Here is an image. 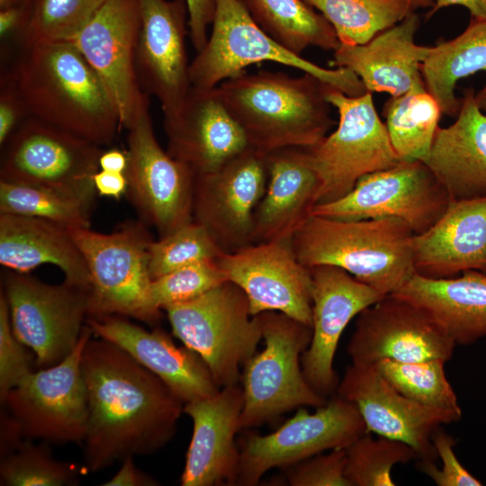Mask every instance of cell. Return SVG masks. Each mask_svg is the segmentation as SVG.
<instances>
[{"label":"cell","mask_w":486,"mask_h":486,"mask_svg":"<svg viewBox=\"0 0 486 486\" xmlns=\"http://www.w3.org/2000/svg\"><path fill=\"white\" fill-rule=\"evenodd\" d=\"M243 405V390L238 384L184 403V412L193 420V436L182 486L235 485L239 464L235 435L239 431Z\"/></svg>","instance_id":"24"},{"label":"cell","mask_w":486,"mask_h":486,"mask_svg":"<svg viewBox=\"0 0 486 486\" xmlns=\"http://www.w3.org/2000/svg\"><path fill=\"white\" fill-rule=\"evenodd\" d=\"M333 87L303 73H242L215 86L223 105L243 130L250 148L274 150L317 145L335 124L327 99Z\"/></svg>","instance_id":"3"},{"label":"cell","mask_w":486,"mask_h":486,"mask_svg":"<svg viewBox=\"0 0 486 486\" xmlns=\"http://www.w3.org/2000/svg\"><path fill=\"white\" fill-rule=\"evenodd\" d=\"M423 162L451 201L486 197V113L473 89L464 91L455 121L438 127Z\"/></svg>","instance_id":"28"},{"label":"cell","mask_w":486,"mask_h":486,"mask_svg":"<svg viewBox=\"0 0 486 486\" xmlns=\"http://www.w3.org/2000/svg\"><path fill=\"white\" fill-rule=\"evenodd\" d=\"M260 315L265 347L243 366L239 430L260 426L293 409H317L328 401L302 373L301 359L310 343L311 327L278 311Z\"/></svg>","instance_id":"7"},{"label":"cell","mask_w":486,"mask_h":486,"mask_svg":"<svg viewBox=\"0 0 486 486\" xmlns=\"http://www.w3.org/2000/svg\"><path fill=\"white\" fill-rule=\"evenodd\" d=\"M415 234L395 218L339 220L309 215L292 237L298 260L338 266L383 295L414 274Z\"/></svg>","instance_id":"4"},{"label":"cell","mask_w":486,"mask_h":486,"mask_svg":"<svg viewBox=\"0 0 486 486\" xmlns=\"http://www.w3.org/2000/svg\"><path fill=\"white\" fill-rule=\"evenodd\" d=\"M216 261L245 292L251 315L278 311L311 327L310 269L298 260L292 238L222 252Z\"/></svg>","instance_id":"17"},{"label":"cell","mask_w":486,"mask_h":486,"mask_svg":"<svg viewBox=\"0 0 486 486\" xmlns=\"http://www.w3.org/2000/svg\"><path fill=\"white\" fill-rule=\"evenodd\" d=\"M451 199L421 160H400L362 176L338 200L315 204L310 215L339 220L395 218L415 235L428 230Z\"/></svg>","instance_id":"11"},{"label":"cell","mask_w":486,"mask_h":486,"mask_svg":"<svg viewBox=\"0 0 486 486\" xmlns=\"http://www.w3.org/2000/svg\"><path fill=\"white\" fill-rule=\"evenodd\" d=\"M256 24L286 50L302 56L309 47L340 45L327 19L303 0H238Z\"/></svg>","instance_id":"33"},{"label":"cell","mask_w":486,"mask_h":486,"mask_svg":"<svg viewBox=\"0 0 486 486\" xmlns=\"http://www.w3.org/2000/svg\"><path fill=\"white\" fill-rule=\"evenodd\" d=\"M345 473L350 486H394L392 468L399 464L418 460L408 444L365 433L346 448Z\"/></svg>","instance_id":"38"},{"label":"cell","mask_w":486,"mask_h":486,"mask_svg":"<svg viewBox=\"0 0 486 486\" xmlns=\"http://www.w3.org/2000/svg\"><path fill=\"white\" fill-rule=\"evenodd\" d=\"M188 10L189 37L196 53L208 40V27L212 23L216 0H185Z\"/></svg>","instance_id":"47"},{"label":"cell","mask_w":486,"mask_h":486,"mask_svg":"<svg viewBox=\"0 0 486 486\" xmlns=\"http://www.w3.org/2000/svg\"><path fill=\"white\" fill-rule=\"evenodd\" d=\"M101 148L30 116L4 145L0 179L49 189L93 207Z\"/></svg>","instance_id":"9"},{"label":"cell","mask_w":486,"mask_h":486,"mask_svg":"<svg viewBox=\"0 0 486 486\" xmlns=\"http://www.w3.org/2000/svg\"><path fill=\"white\" fill-rule=\"evenodd\" d=\"M345 468L346 449L338 448L285 468V477L291 486H350Z\"/></svg>","instance_id":"44"},{"label":"cell","mask_w":486,"mask_h":486,"mask_svg":"<svg viewBox=\"0 0 486 486\" xmlns=\"http://www.w3.org/2000/svg\"><path fill=\"white\" fill-rule=\"evenodd\" d=\"M212 24L205 46L190 65L192 86L213 88L253 64L274 62L310 74L349 96L367 92L351 70L326 68L284 48L256 24L238 0H216Z\"/></svg>","instance_id":"6"},{"label":"cell","mask_w":486,"mask_h":486,"mask_svg":"<svg viewBox=\"0 0 486 486\" xmlns=\"http://www.w3.org/2000/svg\"><path fill=\"white\" fill-rule=\"evenodd\" d=\"M332 25L341 44H364L433 0H303Z\"/></svg>","instance_id":"34"},{"label":"cell","mask_w":486,"mask_h":486,"mask_svg":"<svg viewBox=\"0 0 486 486\" xmlns=\"http://www.w3.org/2000/svg\"><path fill=\"white\" fill-rule=\"evenodd\" d=\"M29 15V1L22 4H17L0 8V37L5 40L12 36L20 39Z\"/></svg>","instance_id":"48"},{"label":"cell","mask_w":486,"mask_h":486,"mask_svg":"<svg viewBox=\"0 0 486 486\" xmlns=\"http://www.w3.org/2000/svg\"><path fill=\"white\" fill-rule=\"evenodd\" d=\"M93 335L125 350L156 374L187 403L216 393V384L202 357L187 346H177L162 329L147 330L119 315L88 317Z\"/></svg>","instance_id":"25"},{"label":"cell","mask_w":486,"mask_h":486,"mask_svg":"<svg viewBox=\"0 0 486 486\" xmlns=\"http://www.w3.org/2000/svg\"><path fill=\"white\" fill-rule=\"evenodd\" d=\"M0 435L1 457L16 450L23 442L22 440L23 436L17 421L5 407L4 411H1Z\"/></svg>","instance_id":"51"},{"label":"cell","mask_w":486,"mask_h":486,"mask_svg":"<svg viewBox=\"0 0 486 486\" xmlns=\"http://www.w3.org/2000/svg\"><path fill=\"white\" fill-rule=\"evenodd\" d=\"M93 336L86 325L75 349L58 364L32 371L2 404L17 421L25 438L81 444L87 428V392L81 356Z\"/></svg>","instance_id":"12"},{"label":"cell","mask_w":486,"mask_h":486,"mask_svg":"<svg viewBox=\"0 0 486 486\" xmlns=\"http://www.w3.org/2000/svg\"><path fill=\"white\" fill-rule=\"evenodd\" d=\"M168 154L196 176L213 173L249 148L216 88L192 86L179 109L164 117Z\"/></svg>","instance_id":"23"},{"label":"cell","mask_w":486,"mask_h":486,"mask_svg":"<svg viewBox=\"0 0 486 486\" xmlns=\"http://www.w3.org/2000/svg\"><path fill=\"white\" fill-rule=\"evenodd\" d=\"M442 111L426 87L391 96L383 107L391 143L400 160L424 161L439 127Z\"/></svg>","instance_id":"35"},{"label":"cell","mask_w":486,"mask_h":486,"mask_svg":"<svg viewBox=\"0 0 486 486\" xmlns=\"http://www.w3.org/2000/svg\"><path fill=\"white\" fill-rule=\"evenodd\" d=\"M419 24V16L412 13L364 44L340 43L329 66L351 70L371 93L398 96L426 87L421 66L432 47L415 42Z\"/></svg>","instance_id":"26"},{"label":"cell","mask_w":486,"mask_h":486,"mask_svg":"<svg viewBox=\"0 0 486 486\" xmlns=\"http://www.w3.org/2000/svg\"><path fill=\"white\" fill-rule=\"evenodd\" d=\"M92 207L51 190L0 179V213L42 219L68 229L90 228Z\"/></svg>","instance_id":"37"},{"label":"cell","mask_w":486,"mask_h":486,"mask_svg":"<svg viewBox=\"0 0 486 486\" xmlns=\"http://www.w3.org/2000/svg\"><path fill=\"white\" fill-rule=\"evenodd\" d=\"M226 281L216 260L189 265L152 279L148 303L154 311L160 313L167 305L193 300Z\"/></svg>","instance_id":"42"},{"label":"cell","mask_w":486,"mask_h":486,"mask_svg":"<svg viewBox=\"0 0 486 486\" xmlns=\"http://www.w3.org/2000/svg\"><path fill=\"white\" fill-rule=\"evenodd\" d=\"M432 444L441 460L438 468L435 461L417 460L416 467L437 486H482L483 483L472 474L454 453L456 439L441 427L431 436Z\"/></svg>","instance_id":"45"},{"label":"cell","mask_w":486,"mask_h":486,"mask_svg":"<svg viewBox=\"0 0 486 486\" xmlns=\"http://www.w3.org/2000/svg\"><path fill=\"white\" fill-rule=\"evenodd\" d=\"M2 292L13 331L34 353L40 369L58 364L75 349L89 316V291L16 272L4 277Z\"/></svg>","instance_id":"13"},{"label":"cell","mask_w":486,"mask_h":486,"mask_svg":"<svg viewBox=\"0 0 486 486\" xmlns=\"http://www.w3.org/2000/svg\"><path fill=\"white\" fill-rule=\"evenodd\" d=\"M221 253L206 230L193 220L151 242L149 274L155 279L189 265L216 260Z\"/></svg>","instance_id":"41"},{"label":"cell","mask_w":486,"mask_h":486,"mask_svg":"<svg viewBox=\"0 0 486 486\" xmlns=\"http://www.w3.org/2000/svg\"><path fill=\"white\" fill-rule=\"evenodd\" d=\"M475 100L480 109L486 113V86L475 93Z\"/></svg>","instance_id":"54"},{"label":"cell","mask_w":486,"mask_h":486,"mask_svg":"<svg viewBox=\"0 0 486 486\" xmlns=\"http://www.w3.org/2000/svg\"><path fill=\"white\" fill-rule=\"evenodd\" d=\"M28 1L29 0H0V8L22 4L27 3Z\"/></svg>","instance_id":"55"},{"label":"cell","mask_w":486,"mask_h":486,"mask_svg":"<svg viewBox=\"0 0 486 486\" xmlns=\"http://www.w3.org/2000/svg\"><path fill=\"white\" fill-rule=\"evenodd\" d=\"M132 456L122 462L120 470L104 486H156L158 482L153 477L141 472L134 464Z\"/></svg>","instance_id":"49"},{"label":"cell","mask_w":486,"mask_h":486,"mask_svg":"<svg viewBox=\"0 0 486 486\" xmlns=\"http://www.w3.org/2000/svg\"><path fill=\"white\" fill-rule=\"evenodd\" d=\"M14 335L7 300L0 296V400L32 370L31 356Z\"/></svg>","instance_id":"43"},{"label":"cell","mask_w":486,"mask_h":486,"mask_svg":"<svg viewBox=\"0 0 486 486\" xmlns=\"http://www.w3.org/2000/svg\"><path fill=\"white\" fill-rule=\"evenodd\" d=\"M96 193L101 196L119 200L128 191V180L124 173L99 169L94 176Z\"/></svg>","instance_id":"50"},{"label":"cell","mask_w":486,"mask_h":486,"mask_svg":"<svg viewBox=\"0 0 486 486\" xmlns=\"http://www.w3.org/2000/svg\"><path fill=\"white\" fill-rule=\"evenodd\" d=\"M444 359L375 364L382 376L402 395L421 405L462 415L457 396L446 378Z\"/></svg>","instance_id":"36"},{"label":"cell","mask_w":486,"mask_h":486,"mask_svg":"<svg viewBox=\"0 0 486 486\" xmlns=\"http://www.w3.org/2000/svg\"><path fill=\"white\" fill-rule=\"evenodd\" d=\"M486 72V20L472 18L465 30L449 40H440L422 63L426 89L437 101L442 113L456 117L461 99L455 95L459 80Z\"/></svg>","instance_id":"32"},{"label":"cell","mask_w":486,"mask_h":486,"mask_svg":"<svg viewBox=\"0 0 486 486\" xmlns=\"http://www.w3.org/2000/svg\"><path fill=\"white\" fill-rule=\"evenodd\" d=\"M142 220L126 221L111 233L69 229L90 276L89 316L119 315L156 323L160 313L148 303L153 241Z\"/></svg>","instance_id":"8"},{"label":"cell","mask_w":486,"mask_h":486,"mask_svg":"<svg viewBox=\"0 0 486 486\" xmlns=\"http://www.w3.org/2000/svg\"><path fill=\"white\" fill-rule=\"evenodd\" d=\"M338 396L357 408L367 433L402 441L418 460L436 461L433 432L457 422L462 415L417 403L398 392L375 364H351L338 382Z\"/></svg>","instance_id":"19"},{"label":"cell","mask_w":486,"mask_h":486,"mask_svg":"<svg viewBox=\"0 0 486 486\" xmlns=\"http://www.w3.org/2000/svg\"><path fill=\"white\" fill-rule=\"evenodd\" d=\"M106 0H29L23 47L73 41Z\"/></svg>","instance_id":"39"},{"label":"cell","mask_w":486,"mask_h":486,"mask_svg":"<svg viewBox=\"0 0 486 486\" xmlns=\"http://www.w3.org/2000/svg\"><path fill=\"white\" fill-rule=\"evenodd\" d=\"M456 345L423 310L388 294L357 316L347 345L353 364L451 359Z\"/></svg>","instance_id":"18"},{"label":"cell","mask_w":486,"mask_h":486,"mask_svg":"<svg viewBox=\"0 0 486 486\" xmlns=\"http://www.w3.org/2000/svg\"><path fill=\"white\" fill-rule=\"evenodd\" d=\"M268 180L254 214V243L291 238L309 217L320 185L307 148L266 155Z\"/></svg>","instance_id":"29"},{"label":"cell","mask_w":486,"mask_h":486,"mask_svg":"<svg viewBox=\"0 0 486 486\" xmlns=\"http://www.w3.org/2000/svg\"><path fill=\"white\" fill-rule=\"evenodd\" d=\"M450 5H462L470 11L472 18L486 20V0H435L427 18Z\"/></svg>","instance_id":"52"},{"label":"cell","mask_w":486,"mask_h":486,"mask_svg":"<svg viewBox=\"0 0 486 486\" xmlns=\"http://www.w3.org/2000/svg\"><path fill=\"white\" fill-rule=\"evenodd\" d=\"M394 294L426 312L455 343L470 346L486 338V274L428 278L414 274Z\"/></svg>","instance_id":"30"},{"label":"cell","mask_w":486,"mask_h":486,"mask_svg":"<svg viewBox=\"0 0 486 486\" xmlns=\"http://www.w3.org/2000/svg\"><path fill=\"white\" fill-rule=\"evenodd\" d=\"M81 370L88 408L83 455L90 472L155 454L173 438L184 401L125 350L91 337Z\"/></svg>","instance_id":"1"},{"label":"cell","mask_w":486,"mask_h":486,"mask_svg":"<svg viewBox=\"0 0 486 486\" xmlns=\"http://www.w3.org/2000/svg\"><path fill=\"white\" fill-rule=\"evenodd\" d=\"M29 113L10 75L4 74L0 91V145L3 147Z\"/></svg>","instance_id":"46"},{"label":"cell","mask_w":486,"mask_h":486,"mask_svg":"<svg viewBox=\"0 0 486 486\" xmlns=\"http://www.w3.org/2000/svg\"><path fill=\"white\" fill-rule=\"evenodd\" d=\"M365 433L356 405L337 394L314 413L298 408L274 432L243 438L235 485H256L271 469L287 468L315 454L346 448Z\"/></svg>","instance_id":"14"},{"label":"cell","mask_w":486,"mask_h":486,"mask_svg":"<svg viewBox=\"0 0 486 486\" xmlns=\"http://www.w3.org/2000/svg\"><path fill=\"white\" fill-rule=\"evenodd\" d=\"M0 264L23 274L51 264L66 282L90 291L89 272L69 229L50 220L0 213Z\"/></svg>","instance_id":"31"},{"label":"cell","mask_w":486,"mask_h":486,"mask_svg":"<svg viewBox=\"0 0 486 486\" xmlns=\"http://www.w3.org/2000/svg\"><path fill=\"white\" fill-rule=\"evenodd\" d=\"M267 180L266 155L250 147L219 170L195 176L194 220L221 252L254 244V214Z\"/></svg>","instance_id":"16"},{"label":"cell","mask_w":486,"mask_h":486,"mask_svg":"<svg viewBox=\"0 0 486 486\" xmlns=\"http://www.w3.org/2000/svg\"><path fill=\"white\" fill-rule=\"evenodd\" d=\"M8 74L31 117L101 147L122 127L106 86L72 41L23 47Z\"/></svg>","instance_id":"2"},{"label":"cell","mask_w":486,"mask_h":486,"mask_svg":"<svg viewBox=\"0 0 486 486\" xmlns=\"http://www.w3.org/2000/svg\"><path fill=\"white\" fill-rule=\"evenodd\" d=\"M163 310L174 336L202 357L219 388L238 384L240 367L262 339L261 315H251L245 292L226 281Z\"/></svg>","instance_id":"5"},{"label":"cell","mask_w":486,"mask_h":486,"mask_svg":"<svg viewBox=\"0 0 486 486\" xmlns=\"http://www.w3.org/2000/svg\"><path fill=\"white\" fill-rule=\"evenodd\" d=\"M310 269L312 336L301 363L307 382L327 398L335 394L339 382L334 357L343 331L353 318L385 295L338 266L321 265Z\"/></svg>","instance_id":"22"},{"label":"cell","mask_w":486,"mask_h":486,"mask_svg":"<svg viewBox=\"0 0 486 486\" xmlns=\"http://www.w3.org/2000/svg\"><path fill=\"white\" fill-rule=\"evenodd\" d=\"M128 166V156L126 151L118 148H111L103 151L99 158L101 170L124 173Z\"/></svg>","instance_id":"53"},{"label":"cell","mask_w":486,"mask_h":486,"mask_svg":"<svg viewBox=\"0 0 486 486\" xmlns=\"http://www.w3.org/2000/svg\"><path fill=\"white\" fill-rule=\"evenodd\" d=\"M135 68L141 90L154 95L164 117L174 114L192 87L186 50L185 0H138Z\"/></svg>","instance_id":"20"},{"label":"cell","mask_w":486,"mask_h":486,"mask_svg":"<svg viewBox=\"0 0 486 486\" xmlns=\"http://www.w3.org/2000/svg\"><path fill=\"white\" fill-rule=\"evenodd\" d=\"M327 99L338 112V123L331 134L307 148L320 181L315 204L339 199L362 176L400 161L371 92L349 96L331 87Z\"/></svg>","instance_id":"10"},{"label":"cell","mask_w":486,"mask_h":486,"mask_svg":"<svg viewBox=\"0 0 486 486\" xmlns=\"http://www.w3.org/2000/svg\"><path fill=\"white\" fill-rule=\"evenodd\" d=\"M139 28L138 0H106L72 41L104 82L125 129L148 100L135 68Z\"/></svg>","instance_id":"21"},{"label":"cell","mask_w":486,"mask_h":486,"mask_svg":"<svg viewBox=\"0 0 486 486\" xmlns=\"http://www.w3.org/2000/svg\"><path fill=\"white\" fill-rule=\"evenodd\" d=\"M79 468L55 459L48 446L23 441L14 452L1 457L2 486H65L78 482Z\"/></svg>","instance_id":"40"},{"label":"cell","mask_w":486,"mask_h":486,"mask_svg":"<svg viewBox=\"0 0 486 486\" xmlns=\"http://www.w3.org/2000/svg\"><path fill=\"white\" fill-rule=\"evenodd\" d=\"M128 130L127 194L141 220L160 237L194 220L195 175L164 150L154 133L147 100Z\"/></svg>","instance_id":"15"},{"label":"cell","mask_w":486,"mask_h":486,"mask_svg":"<svg viewBox=\"0 0 486 486\" xmlns=\"http://www.w3.org/2000/svg\"><path fill=\"white\" fill-rule=\"evenodd\" d=\"M413 253L415 273L425 277L486 274V197L451 201L428 230L414 236Z\"/></svg>","instance_id":"27"}]
</instances>
